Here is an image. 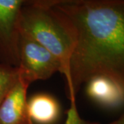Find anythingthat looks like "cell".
I'll use <instances>...</instances> for the list:
<instances>
[{"instance_id":"1","label":"cell","mask_w":124,"mask_h":124,"mask_svg":"<svg viewBox=\"0 0 124 124\" xmlns=\"http://www.w3.org/2000/svg\"><path fill=\"white\" fill-rule=\"evenodd\" d=\"M72 23L76 44L70 61L68 97L97 76L124 84V0H53Z\"/></svg>"},{"instance_id":"2","label":"cell","mask_w":124,"mask_h":124,"mask_svg":"<svg viewBox=\"0 0 124 124\" xmlns=\"http://www.w3.org/2000/svg\"><path fill=\"white\" fill-rule=\"evenodd\" d=\"M53 0L26 1L20 16L21 32L35 41L58 59L66 85L70 81V61L76 44L70 21L53 6Z\"/></svg>"},{"instance_id":"3","label":"cell","mask_w":124,"mask_h":124,"mask_svg":"<svg viewBox=\"0 0 124 124\" xmlns=\"http://www.w3.org/2000/svg\"><path fill=\"white\" fill-rule=\"evenodd\" d=\"M19 77L31 83L46 80L57 72H62L60 62L35 41L21 32L19 43Z\"/></svg>"},{"instance_id":"4","label":"cell","mask_w":124,"mask_h":124,"mask_svg":"<svg viewBox=\"0 0 124 124\" xmlns=\"http://www.w3.org/2000/svg\"><path fill=\"white\" fill-rule=\"evenodd\" d=\"M26 0H0V64L18 67L20 16Z\"/></svg>"},{"instance_id":"5","label":"cell","mask_w":124,"mask_h":124,"mask_svg":"<svg viewBox=\"0 0 124 124\" xmlns=\"http://www.w3.org/2000/svg\"><path fill=\"white\" fill-rule=\"evenodd\" d=\"M29 85L19 77L10 89L0 105V124H35L28 111Z\"/></svg>"},{"instance_id":"6","label":"cell","mask_w":124,"mask_h":124,"mask_svg":"<svg viewBox=\"0 0 124 124\" xmlns=\"http://www.w3.org/2000/svg\"><path fill=\"white\" fill-rule=\"evenodd\" d=\"M86 93L103 106L115 108L124 103V84L106 76H97L86 83Z\"/></svg>"},{"instance_id":"7","label":"cell","mask_w":124,"mask_h":124,"mask_svg":"<svg viewBox=\"0 0 124 124\" xmlns=\"http://www.w3.org/2000/svg\"><path fill=\"white\" fill-rule=\"evenodd\" d=\"M28 111L35 124H54L60 115V106L53 97L39 93L28 100Z\"/></svg>"},{"instance_id":"8","label":"cell","mask_w":124,"mask_h":124,"mask_svg":"<svg viewBox=\"0 0 124 124\" xmlns=\"http://www.w3.org/2000/svg\"><path fill=\"white\" fill-rule=\"evenodd\" d=\"M19 79L17 67L0 64V105Z\"/></svg>"},{"instance_id":"9","label":"cell","mask_w":124,"mask_h":124,"mask_svg":"<svg viewBox=\"0 0 124 124\" xmlns=\"http://www.w3.org/2000/svg\"><path fill=\"white\" fill-rule=\"evenodd\" d=\"M64 124H99L97 122L90 121L83 119L78 112L76 100H71L70 106L67 112V117Z\"/></svg>"},{"instance_id":"10","label":"cell","mask_w":124,"mask_h":124,"mask_svg":"<svg viewBox=\"0 0 124 124\" xmlns=\"http://www.w3.org/2000/svg\"><path fill=\"white\" fill-rule=\"evenodd\" d=\"M109 124H124V112L117 119L111 122Z\"/></svg>"}]
</instances>
